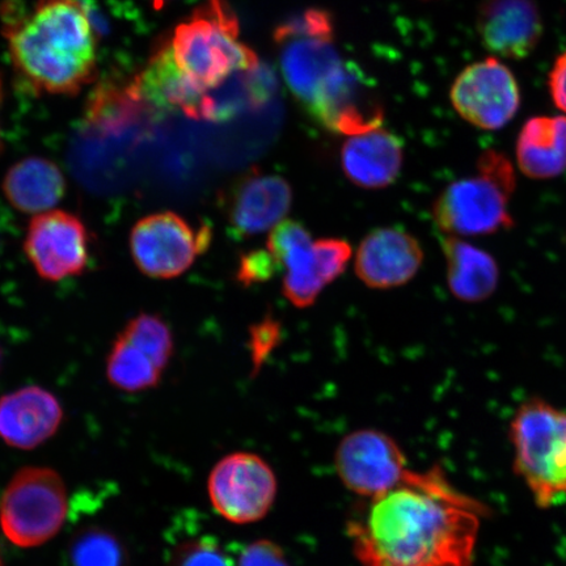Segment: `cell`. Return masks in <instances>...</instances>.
<instances>
[{
	"instance_id": "f1b7e54d",
	"label": "cell",
	"mask_w": 566,
	"mask_h": 566,
	"mask_svg": "<svg viewBox=\"0 0 566 566\" xmlns=\"http://www.w3.org/2000/svg\"><path fill=\"white\" fill-rule=\"evenodd\" d=\"M239 566H290L282 549L269 541H258L245 547Z\"/></svg>"
},
{
	"instance_id": "5bb4252c",
	"label": "cell",
	"mask_w": 566,
	"mask_h": 566,
	"mask_svg": "<svg viewBox=\"0 0 566 566\" xmlns=\"http://www.w3.org/2000/svg\"><path fill=\"white\" fill-rule=\"evenodd\" d=\"M476 30L481 44L493 56L521 61L541 44L544 25L535 0H483Z\"/></svg>"
},
{
	"instance_id": "9a60e30c",
	"label": "cell",
	"mask_w": 566,
	"mask_h": 566,
	"mask_svg": "<svg viewBox=\"0 0 566 566\" xmlns=\"http://www.w3.org/2000/svg\"><path fill=\"white\" fill-rule=\"evenodd\" d=\"M422 261V247L409 232L396 228L377 229L359 244L356 273L366 286L395 289L412 280Z\"/></svg>"
},
{
	"instance_id": "8992f818",
	"label": "cell",
	"mask_w": 566,
	"mask_h": 566,
	"mask_svg": "<svg viewBox=\"0 0 566 566\" xmlns=\"http://www.w3.org/2000/svg\"><path fill=\"white\" fill-rule=\"evenodd\" d=\"M514 470L547 509L566 499V412L541 399L516 410L511 424Z\"/></svg>"
},
{
	"instance_id": "cb8c5ba5",
	"label": "cell",
	"mask_w": 566,
	"mask_h": 566,
	"mask_svg": "<svg viewBox=\"0 0 566 566\" xmlns=\"http://www.w3.org/2000/svg\"><path fill=\"white\" fill-rule=\"evenodd\" d=\"M127 342L138 346L163 371L174 356V336L168 324L160 316L140 314L133 317L122 334Z\"/></svg>"
},
{
	"instance_id": "83f0119b",
	"label": "cell",
	"mask_w": 566,
	"mask_h": 566,
	"mask_svg": "<svg viewBox=\"0 0 566 566\" xmlns=\"http://www.w3.org/2000/svg\"><path fill=\"white\" fill-rule=\"evenodd\" d=\"M281 338V325L272 317L253 325L251 328V356L254 369L265 363L269 354L279 345Z\"/></svg>"
},
{
	"instance_id": "4316f807",
	"label": "cell",
	"mask_w": 566,
	"mask_h": 566,
	"mask_svg": "<svg viewBox=\"0 0 566 566\" xmlns=\"http://www.w3.org/2000/svg\"><path fill=\"white\" fill-rule=\"evenodd\" d=\"M280 269L277 261H275L271 252L268 250H254L244 253L240 258L237 269V281L243 286L263 283L272 280Z\"/></svg>"
},
{
	"instance_id": "44dd1931",
	"label": "cell",
	"mask_w": 566,
	"mask_h": 566,
	"mask_svg": "<svg viewBox=\"0 0 566 566\" xmlns=\"http://www.w3.org/2000/svg\"><path fill=\"white\" fill-rule=\"evenodd\" d=\"M2 188L12 208L39 216L60 203L66 193V179L52 160L31 157L9 169Z\"/></svg>"
},
{
	"instance_id": "30bf717a",
	"label": "cell",
	"mask_w": 566,
	"mask_h": 566,
	"mask_svg": "<svg viewBox=\"0 0 566 566\" xmlns=\"http://www.w3.org/2000/svg\"><path fill=\"white\" fill-rule=\"evenodd\" d=\"M208 491L218 514L237 525H248L271 512L277 479L264 459L251 452H233L211 470Z\"/></svg>"
},
{
	"instance_id": "1f68e13d",
	"label": "cell",
	"mask_w": 566,
	"mask_h": 566,
	"mask_svg": "<svg viewBox=\"0 0 566 566\" xmlns=\"http://www.w3.org/2000/svg\"><path fill=\"white\" fill-rule=\"evenodd\" d=\"M155 9H160V7L165 6L169 0H153Z\"/></svg>"
},
{
	"instance_id": "7c38bea8",
	"label": "cell",
	"mask_w": 566,
	"mask_h": 566,
	"mask_svg": "<svg viewBox=\"0 0 566 566\" xmlns=\"http://www.w3.org/2000/svg\"><path fill=\"white\" fill-rule=\"evenodd\" d=\"M91 238L86 224L73 212L51 210L32 219L24 251L42 280L59 282L86 271Z\"/></svg>"
},
{
	"instance_id": "52a82bcc",
	"label": "cell",
	"mask_w": 566,
	"mask_h": 566,
	"mask_svg": "<svg viewBox=\"0 0 566 566\" xmlns=\"http://www.w3.org/2000/svg\"><path fill=\"white\" fill-rule=\"evenodd\" d=\"M69 512L65 483L51 469L27 467L7 485L0 500V525L21 548L42 546L65 523Z\"/></svg>"
},
{
	"instance_id": "603a6c76",
	"label": "cell",
	"mask_w": 566,
	"mask_h": 566,
	"mask_svg": "<svg viewBox=\"0 0 566 566\" xmlns=\"http://www.w3.org/2000/svg\"><path fill=\"white\" fill-rule=\"evenodd\" d=\"M67 566H126V549L109 528L88 525L71 537Z\"/></svg>"
},
{
	"instance_id": "ac0fdd59",
	"label": "cell",
	"mask_w": 566,
	"mask_h": 566,
	"mask_svg": "<svg viewBox=\"0 0 566 566\" xmlns=\"http://www.w3.org/2000/svg\"><path fill=\"white\" fill-rule=\"evenodd\" d=\"M405 150L391 132L377 129L346 139L342 148V167L348 180L363 189H384L398 179Z\"/></svg>"
},
{
	"instance_id": "ba28073f",
	"label": "cell",
	"mask_w": 566,
	"mask_h": 566,
	"mask_svg": "<svg viewBox=\"0 0 566 566\" xmlns=\"http://www.w3.org/2000/svg\"><path fill=\"white\" fill-rule=\"evenodd\" d=\"M336 471L349 491L365 499L406 485L428 483L433 471L417 472L399 444L384 431H353L339 442L335 458Z\"/></svg>"
},
{
	"instance_id": "f546056e",
	"label": "cell",
	"mask_w": 566,
	"mask_h": 566,
	"mask_svg": "<svg viewBox=\"0 0 566 566\" xmlns=\"http://www.w3.org/2000/svg\"><path fill=\"white\" fill-rule=\"evenodd\" d=\"M548 92L552 103L566 116V51L557 56L549 71Z\"/></svg>"
},
{
	"instance_id": "3957f363",
	"label": "cell",
	"mask_w": 566,
	"mask_h": 566,
	"mask_svg": "<svg viewBox=\"0 0 566 566\" xmlns=\"http://www.w3.org/2000/svg\"><path fill=\"white\" fill-rule=\"evenodd\" d=\"M2 34L23 87L74 96L95 81L98 39L81 0H3Z\"/></svg>"
},
{
	"instance_id": "277c9868",
	"label": "cell",
	"mask_w": 566,
	"mask_h": 566,
	"mask_svg": "<svg viewBox=\"0 0 566 566\" xmlns=\"http://www.w3.org/2000/svg\"><path fill=\"white\" fill-rule=\"evenodd\" d=\"M273 39L289 88L316 123L335 132L363 115L371 86L339 53L328 11L308 9L283 21Z\"/></svg>"
},
{
	"instance_id": "7a4b0ae2",
	"label": "cell",
	"mask_w": 566,
	"mask_h": 566,
	"mask_svg": "<svg viewBox=\"0 0 566 566\" xmlns=\"http://www.w3.org/2000/svg\"><path fill=\"white\" fill-rule=\"evenodd\" d=\"M483 514L434 470L428 483L369 499L348 535L363 566H471Z\"/></svg>"
},
{
	"instance_id": "4dcf8cb0",
	"label": "cell",
	"mask_w": 566,
	"mask_h": 566,
	"mask_svg": "<svg viewBox=\"0 0 566 566\" xmlns=\"http://www.w3.org/2000/svg\"><path fill=\"white\" fill-rule=\"evenodd\" d=\"M3 98H4V88H3L2 75H0V112H2ZM2 150H3V139H2V129H0V153H2Z\"/></svg>"
},
{
	"instance_id": "836d02e7",
	"label": "cell",
	"mask_w": 566,
	"mask_h": 566,
	"mask_svg": "<svg viewBox=\"0 0 566 566\" xmlns=\"http://www.w3.org/2000/svg\"><path fill=\"white\" fill-rule=\"evenodd\" d=\"M0 566H2V563H0Z\"/></svg>"
},
{
	"instance_id": "d6a6232c",
	"label": "cell",
	"mask_w": 566,
	"mask_h": 566,
	"mask_svg": "<svg viewBox=\"0 0 566 566\" xmlns=\"http://www.w3.org/2000/svg\"><path fill=\"white\" fill-rule=\"evenodd\" d=\"M0 359H2V353H0Z\"/></svg>"
},
{
	"instance_id": "2e32d148",
	"label": "cell",
	"mask_w": 566,
	"mask_h": 566,
	"mask_svg": "<svg viewBox=\"0 0 566 566\" xmlns=\"http://www.w3.org/2000/svg\"><path fill=\"white\" fill-rule=\"evenodd\" d=\"M63 420L59 399L46 389L30 386L0 399V438L19 450H33L56 433Z\"/></svg>"
},
{
	"instance_id": "9c48e42d",
	"label": "cell",
	"mask_w": 566,
	"mask_h": 566,
	"mask_svg": "<svg viewBox=\"0 0 566 566\" xmlns=\"http://www.w3.org/2000/svg\"><path fill=\"white\" fill-rule=\"evenodd\" d=\"M211 237L208 224L196 228L174 211L155 212L134 224L130 252L147 277L171 280L189 271L209 250Z\"/></svg>"
},
{
	"instance_id": "7402d4cb",
	"label": "cell",
	"mask_w": 566,
	"mask_h": 566,
	"mask_svg": "<svg viewBox=\"0 0 566 566\" xmlns=\"http://www.w3.org/2000/svg\"><path fill=\"white\" fill-rule=\"evenodd\" d=\"M163 370L138 346L118 335L106 358V377L112 386L126 392H140L157 387Z\"/></svg>"
},
{
	"instance_id": "5b68a950",
	"label": "cell",
	"mask_w": 566,
	"mask_h": 566,
	"mask_svg": "<svg viewBox=\"0 0 566 566\" xmlns=\"http://www.w3.org/2000/svg\"><path fill=\"white\" fill-rule=\"evenodd\" d=\"M514 166L504 154L486 150L476 172L449 184L433 203L434 222L448 237H481L512 230Z\"/></svg>"
},
{
	"instance_id": "d6986e66",
	"label": "cell",
	"mask_w": 566,
	"mask_h": 566,
	"mask_svg": "<svg viewBox=\"0 0 566 566\" xmlns=\"http://www.w3.org/2000/svg\"><path fill=\"white\" fill-rule=\"evenodd\" d=\"M515 161L531 180L562 176L566 171V116L528 118L515 142Z\"/></svg>"
},
{
	"instance_id": "8fae6325",
	"label": "cell",
	"mask_w": 566,
	"mask_h": 566,
	"mask_svg": "<svg viewBox=\"0 0 566 566\" xmlns=\"http://www.w3.org/2000/svg\"><path fill=\"white\" fill-rule=\"evenodd\" d=\"M450 101L464 122L481 130H500L521 108L520 83L497 56H488L455 77Z\"/></svg>"
},
{
	"instance_id": "d4e9b609",
	"label": "cell",
	"mask_w": 566,
	"mask_h": 566,
	"mask_svg": "<svg viewBox=\"0 0 566 566\" xmlns=\"http://www.w3.org/2000/svg\"><path fill=\"white\" fill-rule=\"evenodd\" d=\"M167 566H233L219 543L209 535L177 536L168 549Z\"/></svg>"
},
{
	"instance_id": "6da1fadb",
	"label": "cell",
	"mask_w": 566,
	"mask_h": 566,
	"mask_svg": "<svg viewBox=\"0 0 566 566\" xmlns=\"http://www.w3.org/2000/svg\"><path fill=\"white\" fill-rule=\"evenodd\" d=\"M148 105L177 109L188 117L221 122L222 97L229 116L265 102L269 84L259 56L240 39V24L228 0H205L158 45L139 77Z\"/></svg>"
},
{
	"instance_id": "e0dca14e",
	"label": "cell",
	"mask_w": 566,
	"mask_h": 566,
	"mask_svg": "<svg viewBox=\"0 0 566 566\" xmlns=\"http://www.w3.org/2000/svg\"><path fill=\"white\" fill-rule=\"evenodd\" d=\"M313 238L303 224L283 221L271 231L268 251L283 271V295L293 306L307 308L325 287L316 266Z\"/></svg>"
},
{
	"instance_id": "4fadbf2b",
	"label": "cell",
	"mask_w": 566,
	"mask_h": 566,
	"mask_svg": "<svg viewBox=\"0 0 566 566\" xmlns=\"http://www.w3.org/2000/svg\"><path fill=\"white\" fill-rule=\"evenodd\" d=\"M292 205L293 189L287 180L258 169L233 182L223 200L226 218L240 238L256 237L277 228Z\"/></svg>"
},
{
	"instance_id": "484cf974",
	"label": "cell",
	"mask_w": 566,
	"mask_h": 566,
	"mask_svg": "<svg viewBox=\"0 0 566 566\" xmlns=\"http://www.w3.org/2000/svg\"><path fill=\"white\" fill-rule=\"evenodd\" d=\"M314 250L318 275L327 286L345 272L352 258V247L344 239L327 238L315 240Z\"/></svg>"
},
{
	"instance_id": "ffe728a7",
	"label": "cell",
	"mask_w": 566,
	"mask_h": 566,
	"mask_svg": "<svg viewBox=\"0 0 566 566\" xmlns=\"http://www.w3.org/2000/svg\"><path fill=\"white\" fill-rule=\"evenodd\" d=\"M442 250L451 294L464 303L491 298L500 283V268L492 254L457 237L443 238Z\"/></svg>"
}]
</instances>
